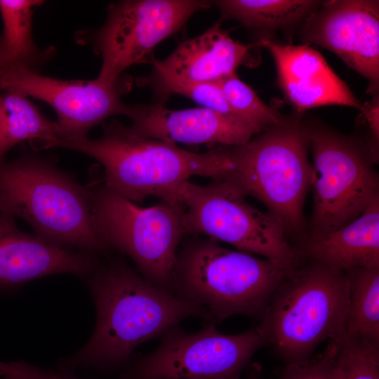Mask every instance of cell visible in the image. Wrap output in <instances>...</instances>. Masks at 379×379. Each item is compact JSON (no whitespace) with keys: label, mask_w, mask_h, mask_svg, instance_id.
Here are the masks:
<instances>
[{"label":"cell","mask_w":379,"mask_h":379,"mask_svg":"<svg viewBox=\"0 0 379 379\" xmlns=\"http://www.w3.org/2000/svg\"><path fill=\"white\" fill-rule=\"evenodd\" d=\"M88 286L95 305V327L87 343L66 360L69 368L119 366L138 347L161 338L187 318L211 323L207 310L152 283L121 260L98 264Z\"/></svg>","instance_id":"cell-1"},{"label":"cell","mask_w":379,"mask_h":379,"mask_svg":"<svg viewBox=\"0 0 379 379\" xmlns=\"http://www.w3.org/2000/svg\"><path fill=\"white\" fill-rule=\"evenodd\" d=\"M55 147L94 158L104 168L105 184L135 204L156 197L182 208L180 192L192 177L221 179L232 166L227 147L193 152L141 136L117 120L104 124L98 138L60 140Z\"/></svg>","instance_id":"cell-2"},{"label":"cell","mask_w":379,"mask_h":379,"mask_svg":"<svg viewBox=\"0 0 379 379\" xmlns=\"http://www.w3.org/2000/svg\"><path fill=\"white\" fill-rule=\"evenodd\" d=\"M293 270L226 248L211 238L189 235L177 251L173 292L207 310L212 324L237 314L262 319L274 293Z\"/></svg>","instance_id":"cell-3"},{"label":"cell","mask_w":379,"mask_h":379,"mask_svg":"<svg viewBox=\"0 0 379 379\" xmlns=\"http://www.w3.org/2000/svg\"><path fill=\"white\" fill-rule=\"evenodd\" d=\"M299 114L282 117L244 145L227 147L232 166L221 179L263 204L289 241L300 245L307 235L304 206L312 166L307 124Z\"/></svg>","instance_id":"cell-4"},{"label":"cell","mask_w":379,"mask_h":379,"mask_svg":"<svg viewBox=\"0 0 379 379\" xmlns=\"http://www.w3.org/2000/svg\"><path fill=\"white\" fill-rule=\"evenodd\" d=\"M0 212L25 220L60 247L96 255L107 250L95 230L88 191L43 159L0 162Z\"/></svg>","instance_id":"cell-5"},{"label":"cell","mask_w":379,"mask_h":379,"mask_svg":"<svg viewBox=\"0 0 379 379\" xmlns=\"http://www.w3.org/2000/svg\"><path fill=\"white\" fill-rule=\"evenodd\" d=\"M304 261L279 284L259 325L266 344L286 365L306 362L321 342L345 328V272Z\"/></svg>","instance_id":"cell-6"},{"label":"cell","mask_w":379,"mask_h":379,"mask_svg":"<svg viewBox=\"0 0 379 379\" xmlns=\"http://www.w3.org/2000/svg\"><path fill=\"white\" fill-rule=\"evenodd\" d=\"M312 150L313 208L307 239L324 236L358 217L379 198L370 148L319 122H306Z\"/></svg>","instance_id":"cell-7"},{"label":"cell","mask_w":379,"mask_h":379,"mask_svg":"<svg viewBox=\"0 0 379 379\" xmlns=\"http://www.w3.org/2000/svg\"><path fill=\"white\" fill-rule=\"evenodd\" d=\"M87 191L95 230L107 248L126 254L145 279L173 292L177 251L185 236L182 208L163 201L140 206L105 184Z\"/></svg>","instance_id":"cell-8"},{"label":"cell","mask_w":379,"mask_h":379,"mask_svg":"<svg viewBox=\"0 0 379 379\" xmlns=\"http://www.w3.org/2000/svg\"><path fill=\"white\" fill-rule=\"evenodd\" d=\"M180 197L185 235L230 244L239 251L261 255L289 270L300 262L282 224L251 204L230 182L223 179L206 185L188 181Z\"/></svg>","instance_id":"cell-9"},{"label":"cell","mask_w":379,"mask_h":379,"mask_svg":"<svg viewBox=\"0 0 379 379\" xmlns=\"http://www.w3.org/2000/svg\"><path fill=\"white\" fill-rule=\"evenodd\" d=\"M211 5L206 0L117 1L107 7L100 27L77 32L76 41L90 46L101 58L97 78L113 81L131 65H152L156 46L179 31L194 14Z\"/></svg>","instance_id":"cell-10"},{"label":"cell","mask_w":379,"mask_h":379,"mask_svg":"<svg viewBox=\"0 0 379 379\" xmlns=\"http://www.w3.org/2000/svg\"><path fill=\"white\" fill-rule=\"evenodd\" d=\"M160 338L122 379H237L266 344L259 325L234 335L219 332L212 323L194 333L176 327Z\"/></svg>","instance_id":"cell-11"},{"label":"cell","mask_w":379,"mask_h":379,"mask_svg":"<svg viewBox=\"0 0 379 379\" xmlns=\"http://www.w3.org/2000/svg\"><path fill=\"white\" fill-rule=\"evenodd\" d=\"M131 87L132 78L124 74L113 81L62 80L38 71L12 68L1 70L0 79V89L20 92L54 109L62 133L59 141L87 138L90 129L109 117L124 115L122 98Z\"/></svg>","instance_id":"cell-12"},{"label":"cell","mask_w":379,"mask_h":379,"mask_svg":"<svg viewBox=\"0 0 379 379\" xmlns=\"http://www.w3.org/2000/svg\"><path fill=\"white\" fill-rule=\"evenodd\" d=\"M305 44L338 55L368 81L367 92L379 91V1H324L302 24Z\"/></svg>","instance_id":"cell-13"},{"label":"cell","mask_w":379,"mask_h":379,"mask_svg":"<svg viewBox=\"0 0 379 379\" xmlns=\"http://www.w3.org/2000/svg\"><path fill=\"white\" fill-rule=\"evenodd\" d=\"M124 115L137 134L176 145L236 147L262 131L243 119L202 107L171 109L161 102L126 105Z\"/></svg>","instance_id":"cell-14"},{"label":"cell","mask_w":379,"mask_h":379,"mask_svg":"<svg viewBox=\"0 0 379 379\" xmlns=\"http://www.w3.org/2000/svg\"><path fill=\"white\" fill-rule=\"evenodd\" d=\"M258 44L272 55L278 84L298 112L333 105L362 111L360 100L309 44H280L268 38H261Z\"/></svg>","instance_id":"cell-15"},{"label":"cell","mask_w":379,"mask_h":379,"mask_svg":"<svg viewBox=\"0 0 379 379\" xmlns=\"http://www.w3.org/2000/svg\"><path fill=\"white\" fill-rule=\"evenodd\" d=\"M96 256L25 233L13 218L0 212V288L56 274L90 275L98 265Z\"/></svg>","instance_id":"cell-16"},{"label":"cell","mask_w":379,"mask_h":379,"mask_svg":"<svg viewBox=\"0 0 379 379\" xmlns=\"http://www.w3.org/2000/svg\"><path fill=\"white\" fill-rule=\"evenodd\" d=\"M222 22L220 19L202 34L182 41L165 59H155L152 72L179 81L215 82L241 65L252 66L253 45L234 41L222 28Z\"/></svg>","instance_id":"cell-17"},{"label":"cell","mask_w":379,"mask_h":379,"mask_svg":"<svg viewBox=\"0 0 379 379\" xmlns=\"http://www.w3.org/2000/svg\"><path fill=\"white\" fill-rule=\"evenodd\" d=\"M296 248L301 260L344 272L379 267V198L350 222Z\"/></svg>","instance_id":"cell-18"},{"label":"cell","mask_w":379,"mask_h":379,"mask_svg":"<svg viewBox=\"0 0 379 379\" xmlns=\"http://www.w3.org/2000/svg\"><path fill=\"white\" fill-rule=\"evenodd\" d=\"M41 0H0L3 31L0 35V68L37 71L55 53V48H39L32 35L34 9Z\"/></svg>","instance_id":"cell-19"},{"label":"cell","mask_w":379,"mask_h":379,"mask_svg":"<svg viewBox=\"0 0 379 379\" xmlns=\"http://www.w3.org/2000/svg\"><path fill=\"white\" fill-rule=\"evenodd\" d=\"M0 162L14 145L25 140L36 141L44 149L53 148L62 138L56 121L44 115L20 92L5 91L1 95Z\"/></svg>","instance_id":"cell-20"},{"label":"cell","mask_w":379,"mask_h":379,"mask_svg":"<svg viewBox=\"0 0 379 379\" xmlns=\"http://www.w3.org/2000/svg\"><path fill=\"white\" fill-rule=\"evenodd\" d=\"M221 20H234L255 32L286 29L302 24L323 3L315 0L212 1Z\"/></svg>","instance_id":"cell-21"},{"label":"cell","mask_w":379,"mask_h":379,"mask_svg":"<svg viewBox=\"0 0 379 379\" xmlns=\"http://www.w3.org/2000/svg\"><path fill=\"white\" fill-rule=\"evenodd\" d=\"M348 281V307L344 332L379 349V267L352 268Z\"/></svg>","instance_id":"cell-22"},{"label":"cell","mask_w":379,"mask_h":379,"mask_svg":"<svg viewBox=\"0 0 379 379\" xmlns=\"http://www.w3.org/2000/svg\"><path fill=\"white\" fill-rule=\"evenodd\" d=\"M140 82L151 86L155 95L159 98V102L171 94H178L192 100L202 107L244 119L232 109L222 90L214 82L179 81L153 72L147 78H142Z\"/></svg>","instance_id":"cell-23"},{"label":"cell","mask_w":379,"mask_h":379,"mask_svg":"<svg viewBox=\"0 0 379 379\" xmlns=\"http://www.w3.org/2000/svg\"><path fill=\"white\" fill-rule=\"evenodd\" d=\"M214 83L220 88L232 109L262 131L281 119L283 116L262 101L236 72L227 74Z\"/></svg>","instance_id":"cell-24"},{"label":"cell","mask_w":379,"mask_h":379,"mask_svg":"<svg viewBox=\"0 0 379 379\" xmlns=\"http://www.w3.org/2000/svg\"><path fill=\"white\" fill-rule=\"evenodd\" d=\"M334 341L345 379H379V349L343 333Z\"/></svg>","instance_id":"cell-25"},{"label":"cell","mask_w":379,"mask_h":379,"mask_svg":"<svg viewBox=\"0 0 379 379\" xmlns=\"http://www.w3.org/2000/svg\"><path fill=\"white\" fill-rule=\"evenodd\" d=\"M280 379H345L334 341L329 340L322 354L306 362L286 364Z\"/></svg>","instance_id":"cell-26"},{"label":"cell","mask_w":379,"mask_h":379,"mask_svg":"<svg viewBox=\"0 0 379 379\" xmlns=\"http://www.w3.org/2000/svg\"><path fill=\"white\" fill-rule=\"evenodd\" d=\"M0 379H82L62 372L46 370L23 361H0Z\"/></svg>","instance_id":"cell-27"},{"label":"cell","mask_w":379,"mask_h":379,"mask_svg":"<svg viewBox=\"0 0 379 379\" xmlns=\"http://www.w3.org/2000/svg\"><path fill=\"white\" fill-rule=\"evenodd\" d=\"M366 121L370 135V141L368 144L370 150L376 162L378 160V140H379V99L378 95L373 96L371 102L363 105L361 112Z\"/></svg>","instance_id":"cell-28"},{"label":"cell","mask_w":379,"mask_h":379,"mask_svg":"<svg viewBox=\"0 0 379 379\" xmlns=\"http://www.w3.org/2000/svg\"><path fill=\"white\" fill-rule=\"evenodd\" d=\"M1 69L0 68V79H1ZM1 95L2 94L0 93V128H1V117H2Z\"/></svg>","instance_id":"cell-29"},{"label":"cell","mask_w":379,"mask_h":379,"mask_svg":"<svg viewBox=\"0 0 379 379\" xmlns=\"http://www.w3.org/2000/svg\"><path fill=\"white\" fill-rule=\"evenodd\" d=\"M237 379H240V378H237ZM246 379H264V378L258 377V376H251Z\"/></svg>","instance_id":"cell-30"}]
</instances>
